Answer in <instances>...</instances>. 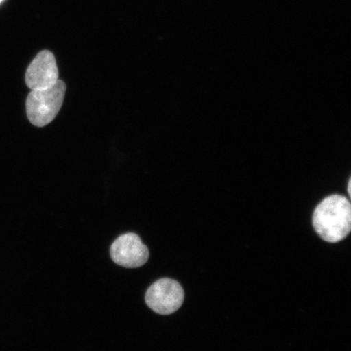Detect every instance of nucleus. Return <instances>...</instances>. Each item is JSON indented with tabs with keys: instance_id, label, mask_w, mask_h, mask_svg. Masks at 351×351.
Segmentation results:
<instances>
[{
	"instance_id": "f257e3e1",
	"label": "nucleus",
	"mask_w": 351,
	"mask_h": 351,
	"mask_svg": "<svg viewBox=\"0 0 351 351\" xmlns=\"http://www.w3.org/2000/svg\"><path fill=\"white\" fill-rule=\"evenodd\" d=\"M313 223L315 232L327 243L345 239L351 230V206L348 197L340 195L326 197L315 208Z\"/></svg>"
},
{
	"instance_id": "f03ea898",
	"label": "nucleus",
	"mask_w": 351,
	"mask_h": 351,
	"mask_svg": "<svg viewBox=\"0 0 351 351\" xmlns=\"http://www.w3.org/2000/svg\"><path fill=\"white\" fill-rule=\"evenodd\" d=\"M66 86L58 80L47 89L30 91L26 99V113L32 124L45 126L55 119L64 102Z\"/></svg>"
},
{
	"instance_id": "7ed1b4c3",
	"label": "nucleus",
	"mask_w": 351,
	"mask_h": 351,
	"mask_svg": "<svg viewBox=\"0 0 351 351\" xmlns=\"http://www.w3.org/2000/svg\"><path fill=\"white\" fill-rule=\"evenodd\" d=\"M185 293L177 280L163 278L148 288L145 295L147 305L155 313L170 315L182 306Z\"/></svg>"
},
{
	"instance_id": "20e7f679",
	"label": "nucleus",
	"mask_w": 351,
	"mask_h": 351,
	"mask_svg": "<svg viewBox=\"0 0 351 351\" xmlns=\"http://www.w3.org/2000/svg\"><path fill=\"white\" fill-rule=\"evenodd\" d=\"M111 257L117 265L134 269L145 265L149 258V250L135 234L119 237L112 245Z\"/></svg>"
},
{
	"instance_id": "39448f33",
	"label": "nucleus",
	"mask_w": 351,
	"mask_h": 351,
	"mask_svg": "<svg viewBox=\"0 0 351 351\" xmlns=\"http://www.w3.org/2000/svg\"><path fill=\"white\" fill-rule=\"evenodd\" d=\"M58 80L59 71L54 55L48 51L39 52L26 71V85L32 90H44L54 86Z\"/></svg>"
},
{
	"instance_id": "423d86ee",
	"label": "nucleus",
	"mask_w": 351,
	"mask_h": 351,
	"mask_svg": "<svg viewBox=\"0 0 351 351\" xmlns=\"http://www.w3.org/2000/svg\"><path fill=\"white\" fill-rule=\"evenodd\" d=\"M350 184H351V182H350V180H349L348 191V194H349V195H350H350H351V194H350Z\"/></svg>"
},
{
	"instance_id": "0eeeda50",
	"label": "nucleus",
	"mask_w": 351,
	"mask_h": 351,
	"mask_svg": "<svg viewBox=\"0 0 351 351\" xmlns=\"http://www.w3.org/2000/svg\"><path fill=\"white\" fill-rule=\"evenodd\" d=\"M3 1V0H0V3H1Z\"/></svg>"
}]
</instances>
